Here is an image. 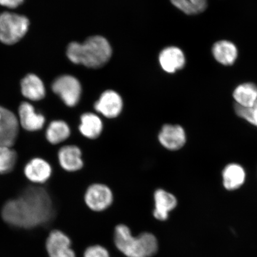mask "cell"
Masks as SVG:
<instances>
[{
  "mask_svg": "<svg viewBox=\"0 0 257 257\" xmlns=\"http://www.w3.org/2000/svg\"><path fill=\"white\" fill-rule=\"evenodd\" d=\"M2 214L3 220L11 226L31 229L52 219L53 202L46 189L31 186L18 198L6 202Z\"/></svg>",
  "mask_w": 257,
  "mask_h": 257,
  "instance_id": "1",
  "label": "cell"
},
{
  "mask_svg": "<svg viewBox=\"0 0 257 257\" xmlns=\"http://www.w3.org/2000/svg\"><path fill=\"white\" fill-rule=\"evenodd\" d=\"M111 53L108 42L101 36L90 37L82 44L70 43L67 50V56L72 62L94 69L104 66Z\"/></svg>",
  "mask_w": 257,
  "mask_h": 257,
  "instance_id": "2",
  "label": "cell"
},
{
  "mask_svg": "<svg viewBox=\"0 0 257 257\" xmlns=\"http://www.w3.org/2000/svg\"><path fill=\"white\" fill-rule=\"evenodd\" d=\"M114 240L116 248L127 257H152L158 251V241L153 234L144 232L133 236L124 224L115 227Z\"/></svg>",
  "mask_w": 257,
  "mask_h": 257,
  "instance_id": "3",
  "label": "cell"
},
{
  "mask_svg": "<svg viewBox=\"0 0 257 257\" xmlns=\"http://www.w3.org/2000/svg\"><path fill=\"white\" fill-rule=\"evenodd\" d=\"M30 22L24 16L4 12L0 14V41L14 44L27 33Z\"/></svg>",
  "mask_w": 257,
  "mask_h": 257,
  "instance_id": "4",
  "label": "cell"
},
{
  "mask_svg": "<svg viewBox=\"0 0 257 257\" xmlns=\"http://www.w3.org/2000/svg\"><path fill=\"white\" fill-rule=\"evenodd\" d=\"M52 89L66 105L72 107L78 104L82 88L78 80L75 77L69 75L59 77L53 82Z\"/></svg>",
  "mask_w": 257,
  "mask_h": 257,
  "instance_id": "5",
  "label": "cell"
},
{
  "mask_svg": "<svg viewBox=\"0 0 257 257\" xmlns=\"http://www.w3.org/2000/svg\"><path fill=\"white\" fill-rule=\"evenodd\" d=\"M113 193L107 185L96 183L89 186L84 195V201L88 207L95 212L103 211L112 204Z\"/></svg>",
  "mask_w": 257,
  "mask_h": 257,
  "instance_id": "6",
  "label": "cell"
},
{
  "mask_svg": "<svg viewBox=\"0 0 257 257\" xmlns=\"http://www.w3.org/2000/svg\"><path fill=\"white\" fill-rule=\"evenodd\" d=\"M19 124L18 118L14 112L0 106V146L11 148L14 146Z\"/></svg>",
  "mask_w": 257,
  "mask_h": 257,
  "instance_id": "7",
  "label": "cell"
},
{
  "mask_svg": "<svg viewBox=\"0 0 257 257\" xmlns=\"http://www.w3.org/2000/svg\"><path fill=\"white\" fill-rule=\"evenodd\" d=\"M123 107V102L121 96L112 90L102 93L94 105L95 110L99 114L111 119L119 116Z\"/></svg>",
  "mask_w": 257,
  "mask_h": 257,
  "instance_id": "8",
  "label": "cell"
},
{
  "mask_svg": "<svg viewBox=\"0 0 257 257\" xmlns=\"http://www.w3.org/2000/svg\"><path fill=\"white\" fill-rule=\"evenodd\" d=\"M158 140L166 150L177 151L185 146L186 135L184 128L180 125L166 124L159 132Z\"/></svg>",
  "mask_w": 257,
  "mask_h": 257,
  "instance_id": "9",
  "label": "cell"
},
{
  "mask_svg": "<svg viewBox=\"0 0 257 257\" xmlns=\"http://www.w3.org/2000/svg\"><path fill=\"white\" fill-rule=\"evenodd\" d=\"M46 248L50 257H76L69 237L60 230H53L48 237Z\"/></svg>",
  "mask_w": 257,
  "mask_h": 257,
  "instance_id": "10",
  "label": "cell"
},
{
  "mask_svg": "<svg viewBox=\"0 0 257 257\" xmlns=\"http://www.w3.org/2000/svg\"><path fill=\"white\" fill-rule=\"evenodd\" d=\"M154 201L153 216L160 221L168 220L169 213L178 205L175 196L163 189H157L154 192Z\"/></svg>",
  "mask_w": 257,
  "mask_h": 257,
  "instance_id": "11",
  "label": "cell"
},
{
  "mask_svg": "<svg viewBox=\"0 0 257 257\" xmlns=\"http://www.w3.org/2000/svg\"><path fill=\"white\" fill-rule=\"evenodd\" d=\"M19 121L26 131L35 132L43 127L46 118L43 114L38 113L31 104L24 102L19 106Z\"/></svg>",
  "mask_w": 257,
  "mask_h": 257,
  "instance_id": "12",
  "label": "cell"
},
{
  "mask_svg": "<svg viewBox=\"0 0 257 257\" xmlns=\"http://www.w3.org/2000/svg\"><path fill=\"white\" fill-rule=\"evenodd\" d=\"M58 159L61 167L67 172H77L83 167L81 150L76 146H65L59 150Z\"/></svg>",
  "mask_w": 257,
  "mask_h": 257,
  "instance_id": "13",
  "label": "cell"
},
{
  "mask_svg": "<svg viewBox=\"0 0 257 257\" xmlns=\"http://www.w3.org/2000/svg\"><path fill=\"white\" fill-rule=\"evenodd\" d=\"M24 173L28 180L35 184H44L52 174V168L47 161L34 158L25 166Z\"/></svg>",
  "mask_w": 257,
  "mask_h": 257,
  "instance_id": "14",
  "label": "cell"
},
{
  "mask_svg": "<svg viewBox=\"0 0 257 257\" xmlns=\"http://www.w3.org/2000/svg\"><path fill=\"white\" fill-rule=\"evenodd\" d=\"M159 61L163 69L166 72L173 73L181 70L186 63L184 53L180 48L170 47L161 52Z\"/></svg>",
  "mask_w": 257,
  "mask_h": 257,
  "instance_id": "15",
  "label": "cell"
},
{
  "mask_svg": "<svg viewBox=\"0 0 257 257\" xmlns=\"http://www.w3.org/2000/svg\"><path fill=\"white\" fill-rule=\"evenodd\" d=\"M79 130L80 133L89 140H95L100 137L104 125L98 115L93 112H86L80 117Z\"/></svg>",
  "mask_w": 257,
  "mask_h": 257,
  "instance_id": "16",
  "label": "cell"
},
{
  "mask_svg": "<svg viewBox=\"0 0 257 257\" xmlns=\"http://www.w3.org/2000/svg\"><path fill=\"white\" fill-rule=\"evenodd\" d=\"M212 54L217 62L228 66L233 65L236 62L238 51L232 42L222 40L214 44Z\"/></svg>",
  "mask_w": 257,
  "mask_h": 257,
  "instance_id": "17",
  "label": "cell"
},
{
  "mask_svg": "<svg viewBox=\"0 0 257 257\" xmlns=\"http://www.w3.org/2000/svg\"><path fill=\"white\" fill-rule=\"evenodd\" d=\"M21 91L25 98L32 101L41 100L46 95L43 81L34 74L28 75L22 80Z\"/></svg>",
  "mask_w": 257,
  "mask_h": 257,
  "instance_id": "18",
  "label": "cell"
},
{
  "mask_svg": "<svg viewBox=\"0 0 257 257\" xmlns=\"http://www.w3.org/2000/svg\"><path fill=\"white\" fill-rule=\"evenodd\" d=\"M222 176L224 188L227 190L234 191L243 184L246 175L242 166L233 163L224 168Z\"/></svg>",
  "mask_w": 257,
  "mask_h": 257,
  "instance_id": "19",
  "label": "cell"
},
{
  "mask_svg": "<svg viewBox=\"0 0 257 257\" xmlns=\"http://www.w3.org/2000/svg\"><path fill=\"white\" fill-rule=\"evenodd\" d=\"M233 96L237 104L252 107L257 100V86L251 82L242 83L234 90Z\"/></svg>",
  "mask_w": 257,
  "mask_h": 257,
  "instance_id": "20",
  "label": "cell"
},
{
  "mask_svg": "<svg viewBox=\"0 0 257 257\" xmlns=\"http://www.w3.org/2000/svg\"><path fill=\"white\" fill-rule=\"evenodd\" d=\"M71 131L69 124L63 120H54L48 126L46 139L53 145L59 144L65 141L70 136Z\"/></svg>",
  "mask_w": 257,
  "mask_h": 257,
  "instance_id": "21",
  "label": "cell"
},
{
  "mask_svg": "<svg viewBox=\"0 0 257 257\" xmlns=\"http://www.w3.org/2000/svg\"><path fill=\"white\" fill-rule=\"evenodd\" d=\"M172 4L188 15L201 14L206 10L207 0H170Z\"/></svg>",
  "mask_w": 257,
  "mask_h": 257,
  "instance_id": "22",
  "label": "cell"
},
{
  "mask_svg": "<svg viewBox=\"0 0 257 257\" xmlns=\"http://www.w3.org/2000/svg\"><path fill=\"white\" fill-rule=\"evenodd\" d=\"M17 154L11 147L0 146V174H6L14 169Z\"/></svg>",
  "mask_w": 257,
  "mask_h": 257,
  "instance_id": "23",
  "label": "cell"
},
{
  "mask_svg": "<svg viewBox=\"0 0 257 257\" xmlns=\"http://www.w3.org/2000/svg\"><path fill=\"white\" fill-rule=\"evenodd\" d=\"M234 110L238 116L257 127V100L252 107H242L236 104Z\"/></svg>",
  "mask_w": 257,
  "mask_h": 257,
  "instance_id": "24",
  "label": "cell"
},
{
  "mask_svg": "<svg viewBox=\"0 0 257 257\" xmlns=\"http://www.w3.org/2000/svg\"><path fill=\"white\" fill-rule=\"evenodd\" d=\"M83 257H110V254L104 247L96 245L88 247L83 253Z\"/></svg>",
  "mask_w": 257,
  "mask_h": 257,
  "instance_id": "25",
  "label": "cell"
},
{
  "mask_svg": "<svg viewBox=\"0 0 257 257\" xmlns=\"http://www.w3.org/2000/svg\"><path fill=\"white\" fill-rule=\"evenodd\" d=\"M25 0H0V5L8 8H18L24 2Z\"/></svg>",
  "mask_w": 257,
  "mask_h": 257,
  "instance_id": "26",
  "label": "cell"
}]
</instances>
